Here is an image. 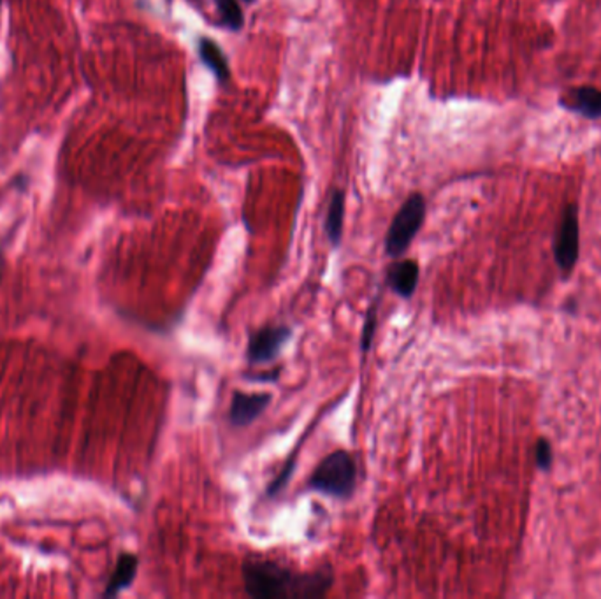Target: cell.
Masks as SVG:
<instances>
[{
	"mask_svg": "<svg viewBox=\"0 0 601 599\" xmlns=\"http://www.w3.org/2000/svg\"><path fill=\"white\" fill-rule=\"evenodd\" d=\"M377 310H379V303L375 301L370 310H368V315H366V322H364V327H362V336H361V350L366 353L370 348H371V343H373V338H375V331H377Z\"/></svg>",
	"mask_w": 601,
	"mask_h": 599,
	"instance_id": "cell-13",
	"label": "cell"
},
{
	"mask_svg": "<svg viewBox=\"0 0 601 599\" xmlns=\"http://www.w3.org/2000/svg\"><path fill=\"white\" fill-rule=\"evenodd\" d=\"M2 271H4V253L0 250V276H2Z\"/></svg>",
	"mask_w": 601,
	"mask_h": 599,
	"instance_id": "cell-17",
	"label": "cell"
},
{
	"mask_svg": "<svg viewBox=\"0 0 601 599\" xmlns=\"http://www.w3.org/2000/svg\"><path fill=\"white\" fill-rule=\"evenodd\" d=\"M0 9H2V0H0Z\"/></svg>",
	"mask_w": 601,
	"mask_h": 599,
	"instance_id": "cell-19",
	"label": "cell"
},
{
	"mask_svg": "<svg viewBox=\"0 0 601 599\" xmlns=\"http://www.w3.org/2000/svg\"><path fill=\"white\" fill-rule=\"evenodd\" d=\"M137 568H139L137 556L122 554L117 561V566H115L111 578L108 580V585L102 593V598H115L120 593H124L126 589H128L132 585V582L136 580Z\"/></svg>",
	"mask_w": 601,
	"mask_h": 599,
	"instance_id": "cell-9",
	"label": "cell"
},
{
	"mask_svg": "<svg viewBox=\"0 0 601 599\" xmlns=\"http://www.w3.org/2000/svg\"><path fill=\"white\" fill-rule=\"evenodd\" d=\"M559 104L571 113L586 118H601V90L593 87H578L563 95Z\"/></svg>",
	"mask_w": 601,
	"mask_h": 599,
	"instance_id": "cell-8",
	"label": "cell"
},
{
	"mask_svg": "<svg viewBox=\"0 0 601 599\" xmlns=\"http://www.w3.org/2000/svg\"><path fill=\"white\" fill-rule=\"evenodd\" d=\"M357 470L355 461L345 450L329 454L315 468L310 478V487L322 494L348 500L355 491Z\"/></svg>",
	"mask_w": 601,
	"mask_h": 599,
	"instance_id": "cell-2",
	"label": "cell"
},
{
	"mask_svg": "<svg viewBox=\"0 0 601 599\" xmlns=\"http://www.w3.org/2000/svg\"><path fill=\"white\" fill-rule=\"evenodd\" d=\"M418 262L417 260H399L394 262L387 267L385 273V280L387 285L394 290V294H398L403 299H408L413 295L417 285H418Z\"/></svg>",
	"mask_w": 601,
	"mask_h": 599,
	"instance_id": "cell-7",
	"label": "cell"
},
{
	"mask_svg": "<svg viewBox=\"0 0 601 599\" xmlns=\"http://www.w3.org/2000/svg\"><path fill=\"white\" fill-rule=\"evenodd\" d=\"M554 255L559 269L569 275L578 258V211L575 204H568L561 215L556 232Z\"/></svg>",
	"mask_w": 601,
	"mask_h": 599,
	"instance_id": "cell-4",
	"label": "cell"
},
{
	"mask_svg": "<svg viewBox=\"0 0 601 599\" xmlns=\"http://www.w3.org/2000/svg\"><path fill=\"white\" fill-rule=\"evenodd\" d=\"M290 334L292 331L286 325H268L255 331L249 340L247 360L250 364H266L275 360Z\"/></svg>",
	"mask_w": 601,
	"mask_h": 599,
	"instance_id": "cell-5",
	"label": "cell"
},
{
	"mask_svg": "<svg viewBox=\"0 0 601 599\" xmlns=\"http://www.w3.org/2000/svg\"><path fill=\"white\" fill-rule=\"evenodd\" d=\"M426 219V199L422 193H411L396 213L385 238V252L389 257H399L408 250L411 241L420 230Z\"/></svg>",
	"mask_w": 601,
	"mask_h": 599,
	"instance_id": "cell-3",
	"label": "cell"
},
{
	"mask_svg": "<svg viewBox=\"0 0 601 599\" xmlns=\"http://www.w3.org/2000/svg\"><path fill=\"white\" fill-rule=\"evenodd\" d=\"M199 57H201V62L204 63L217 76V80L221 81V85H225L229 81V78H230L229 63H227L221 46L213 39L202 37L199 41Z\"/></svg>",
	"mask_w": 601,
	"mask_h": 599,
	"instance_id": "cell-10",
	"label": "cell"
},
{
	"mask_svg": "<svg viewBox=\"0 0 601 599\" xmlns=\"http://www.w3.org/2000/svg\"><path fill=\"white\" fill-rule=\"evenodd\" d=\"M294 466H296V461H288V464H285L284 470L280 472V474L269 483L268 487V496H277L280 491H284L292 476V472H294Z\"/></svg>",
	"mask_w": 601,
	"mask_h": 599,
	"instance_id": "cell-15",
	"label": "cell"
},
{
	"mask_svg": "<svg viewBox=\"0 0 601 599\" xmlns=\"http://www.w3.org/2000/svg\"><path fill=\"white\" fill-rule=\"evenodd\" d=\"M331 568L312 573L292 569L268 559H247L243 563V582L249 596L255 599L324 598L333 585Z\"/></svg>",
	"mask_w": 601,
	"mask_h": 599,
	"instance_id": "cell-1",
	"label": "cell"
},
{
	"mask_svg": "<svg viewBox=\"0 0 601 599\" xmlns=\"http://www.w3.org/2000/svg\"><path fill=\"white\" fill-rule=\"evenodd\" d=\"M215 2H217L221 23L230 31H241L245 18H243L239 4L236 0H215Z\"/></svg>",
	"mask_w": 601,
	"mask_h": 599,
	"instance_id": "cell-12",
	"label": "cell"
},
{
	"mask_svg": "<svg viewBox=\"0 0 601 599\" xmlns=\"http://www.w3.org/2000/svg\"><path fill=\"white\" fill-rule=\"evenodd\" d=\"M343 217H345V193L343 190H333L325 215V234L333 243V247H338L342 241Z\"/></svg>",
	"mask_w": 601,
	"mask_h": 599,
	"instance_id": "cell-11",
	"label": "cell"
},
{
	"mask_svg": "<svg viewBox=\"0 0 601 599\" xmlns=\"http://www.w3.org/2000/svg\"><path fill=\"white\" fill-rule=\"evenodd\" d=\"M271 394L257 392L247 394L236 390L232 394V403L229 410V420L234 427H247L255 422L271 403Z\"/></svg>",
	"mask_w": 601,
	"mask_h": 599,
	"instance_id": "cell-6",
	"label": "cell"
},
{
	"mask_svg": "<svg viewBox=\"0 0 601 599\" xmlns=\"http://www.w3.org/2000/svg\"><path fill=\"white\" fill-rule=\"evenodd\" d=\"M245 2H247V4H252V2H255V0H245Z\"/></svg>",
	"mask_w": 601,
	"mask_h": 599,
	"instance_id": "cell-18",
	"label": "cell"
},
{
	"mask_svg": "<svg viewBox=\"0 0 601 599\" xmlns=\"http://www.w3.org/2000/svg\"><path fill=\"white\" fill-rule=\"evenodd\" d=\"M280 377V370H275V371H268V373H260V375H255V377H247V379H255V381H277Z\"/></svg>",
	"mask_w": 601,
	"mask_h": 599,
	"instance_id": "cell-16",
	"label": "cell"
},
{
	"mask_svg": "<svg viewBox=\"0 0 601 599\" xmlns=\"http://www.w3.org/2000/svg\"><path fill=\"white\" fill-rule=\"evenodd\" d=\"M552 459L554 457H552V446H550V443L547 442V440H540L537 443V446H535V463H537L538 468L543 470V472L550 470Z\"/></svg>",
	"mask_w": 601,
	"mask_h": 599,
	"instance_id": "cell-14",
	"label": "cell"
}]
</instances>
